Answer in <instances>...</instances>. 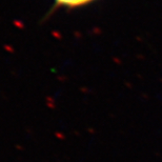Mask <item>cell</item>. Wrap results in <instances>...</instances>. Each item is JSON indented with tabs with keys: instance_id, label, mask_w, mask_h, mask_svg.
I'll list each match as a JSON object with an SVG mask.
<instances>
[{
	"instance_id": "obj_1",
	"label": "cell",
	"mask_w": 162,
	"mask_h": 162,
	"mask_svg": "<svg viewBox=\"0 0 162 162\" xmlns=\"http://www.w3.org/2000/svg\"><path fill=\"white\" fill-rule=\"evenodd\" d=\"M92 1L93 0H55L57 6L61 5L65 8H78V6H82Z\"/></svg>"
}]
</instances>
